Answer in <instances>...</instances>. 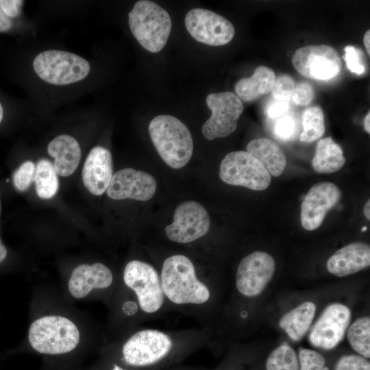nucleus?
<instances>
[{
    "label": "nucleus",
    "mask_w": 370,
    "mask_h": 370,
    "mask_svg": "<svg viewBox=\"0 0 370 370\" xmlns=\"http://www.w3.org/2000/svg\"><path fill=\"white\" fill-rule=\"evenodd\" d=\"M160 280L164 296L175 304L201 305L210 297L209 288L198 279L193 262L184 255L164 260Z\"/></svg>",
    "instance_id": "1"
},
{
    "label": "nucleus",
    "mask_w": 370,
    "mask_h": 370,
    "mask_svg": "<svg viewBox=\"0 0 370 370\" xmlns=\"http://www.w3.org/2000/svg\"><path fill=\"white\" fill-rule=\"evenodd\" d=\"M151 140L162 160L170 167L181 169L190 160L193 142L188 127L171 115H158L149 125Z\"/></svg>",
    "instance_id": "2"
},
{
    "label": "nucleus",
    "mask_w": 370,
    "mask_h": 370,
    "mask_svg": "<svg viewBox=\"0 0 370 370\" xmlns=\"http://www.w3.org/2000/svg\"><path fill=\"white\" fill-rule=\"evenodd\" d=\"M28 340L32 347L40 354L60 355L77 347L80 333L70 319L60 315H46L30 325Z\"/></svg>",
    "instance_id": "3"
},
{
    "label": "nucleus",
    "mask_w": 370,
    "mask_h": 370,
    "mask_svg": "<svg viewBox=\"0 0 370 370\" xmlns=\"http://www.w3.org/2000/svg\"><path fill=\"white\" fill-rule=\"evenodd\" d=\"M130 31L138 43L151 53L165 46L172 27L169 13L153 1H137L128 14Z\"/></svg>",
    "instance_id": "4"
},
{
    "label": "nucleus",
    "mask_w": 370,
    "mask_h": 370,
    "mask_svg": "<svg viewBox=\"0 0 370 370\" xmlns=\"http://www.w3.org/2000/svg\"><path fill=\"white\" fill-rule=\"evenodd\" d=\"M33 69L45 82L69 85L85 79L90 71L89 62L75 53L58 49L39 53L33 60Z\"/></svg>",
    "instance_id": "5"
},
{
    "label": "nucleus",
    "mask_w": 370,
    "mask_h": 370,
    "mask_svg": "<svg viewBox=\"0 0 370 370\" xmlns=\"http://www.w3.org/2000/svg\"><path fill=\"white\" fill-rule=\"evenodd\" d=\"M219 175L227 184L254 190H265L271 182L266 168L246 151L227 153L221 162Z\"/></svg>",
    "instance_id": "6"
},
{
    "label": "nucleus",
    "mask_w": 370,
    "mask_h": 370,
    "mask_svg": "<svg viewBox=\"0 0 370 370\" xmlns=\"http://www.w3.org/2000/svg\"><path fill=\"white\" fill-rule=\"evenodd\" d=\"M125 285L136 294L140 309L149 314L158 312L164 301L160 277L150 264L133 260L123 271Z\"/></svg>",
    "instance_id": "7"
},
{
    "label": "nucleus",
    "mask_w": 370,
    "mask_h": 370,
    "mask_svg": "<svg viewBox=\"0 0 370 370\" xmlns=\"http://www.w3.org/2000/svg\"><path fill=\"white\" fill-rule=\"evenodd\" d=\"M206 104L211 116L202 126L204 136L212 140L232 134L244 110L241 100L234 92L225 91L208 95Z\"/></svg>",
    "instance_id": "8"
},
{
    "label": "nucleus",
    "mask_w": 370,
    "mask_h": 370,
    "mask_svg": "<svg viewBox=\"0 0 370 370\" xmlns=\"http://www.w3.org/2000/svg\"><path fill=\"white\" fill-rule=\"evenodd\" d=\"M173 342L166 333L152 329L140 330L132 335L122 348L125 362L143 367L157 362L171 351Z\"/></svg>",
    "instance_id": "9"
},
{
    "label": "nucleus",
    "mask_w": 370,
    "mask_h": 370,
    "mask_svg": "<svg viewBox=\"0 0 370 370\" xmlns=\"http://www.w3.org/2000/svg\"><path fill=\"white\" fill-rule=\"evenodd\" d=\"M292 63L303 76L321 81L334 78L342 68L336 50L326 45H308L298 49L293 56Z\"/></svg>",
    "instance_id": "10"
},
{
    "label": "nucleus",
    "mask_w": 370,
    "mask_h": 370,
    "mask_svg": "<svg viewBox=\"0 0 370 370\" xmlns=\"http://www.w3.org/2000/svg\"><path fill=\"white\" fill-rule=\"evenodd\" d=\"M184 23L195 40L210 46L226 45L235 34L234 27L229 20L204 8L190 10L185 16Z\"/></svg>",
    "instance_id": "11"
},
{
    "label": "nucleus",
    "mask_w": 370,
    "mask_h": 370,
    "mask_svg": "<svg viewBox=\"0 0 370 370\" xmlns=\"http://www.w3.org/2000/svg\"><path fill=\"white\" fill-rule=\"evenodd\" d=\"M210 219L206 208L195 201H184L177 206L173 222L165 227L167 238L178 243L195 241L207 234Z\"/></svg>",
    "instance_id": "12"
},
{
    "label": "nucleus",
    "mask_w": 370,
    "mask_h": 370,
    "mask_svg": "<svg viewBox=\"0 0 370 370\" xmlns=\"http://www.w3.org/2000/svg\"><path fill=\"white\" fill-rule=\"evenodd\" d=\"M275 270L273 258L265 251H256L240 262L236 275L238 291L247 297L259 295L271 280Z\"/></svg>",
    "instance_id": "13"
},
{
    "label": "nucleus",
    "mask_w": 370,
    "mask_h": 370,
    "mask_svg": "<svg viewBox=\"0 0 370 370\" xmlns=\"http://www.w3.org/2000/svg\"><path fill=\"white\" fill-rule=\"evenodd\" d=\"M349 308L339 303L328 306L314 325L310 343L323 349H332L343 340L351 320Z\"/></svg>",
    "instance_id": "14"
},
{
    "label": "nucleus",
    "mask_w": 370,
    "mask_h": 370,
    "mask_svg": "<svg viewBox=\"0 0 370 370\" xmlns=\"http://www.w3.org/2000/svg\"><path fill=\"white\" fill-rule=\"evenodd\" d=\"M341 197L340 188L334 183L321 182L313 185L301 205V223L308 231L317 229L328 212Z\"/></svg>",
    "instance_id": "15"
},
{
    "label": "nucleus",
    "mask_w": 370,
    "mask_h": 370,
    "mask_svg": "<svg viewBox=\"0 0 370 370\" xmlns=\"http://www.w3.org/2000/svg\"><path fill=\"white\" fill-rule=\"evenodd\" d=\"M156 188V180L151 175L125 168L112 175L106 193L109 197L116 200L132 199L147 201L153 197Z\"/></svg>",
    "instance_id": "16"
},
{
    "label": "nucleus",
    "mask_w": 370,
    "mask_h": 370,
    "mask_svg": "<svg viewBox=\"0 0 370 370\" xmlns=\"http://www.w3.org/2000/svg\"><path fill=\"white\" fill-rule=\"evenodd\" d=\"M112 177V158L108 149L101 146L89 152L82 169V180L86 189L94 195L105 191Z\"/></svg>",
    "instance_id": "17"
},
{
    "label": "nucleus",
    "mask_w": 370,
    "mask_h": 370,
    "mask_svg": "<svg viewBox=\"0 0 370 370\" xmlns=\"http://www.w3.org/2000/svg\"><path fill=\"white\" fill-rule=\"evenodd\" d=\"M113 282V274L105 264L97 262L83 264L73 271L68 282V290L72 297L82 299L93 289L108 288Z\"/></svg>",
    "instance_id": "18"
},
{
    "label": "nucleus",
    "mask_w": 370,
    "mask_h": 370,
    "mask_svg": "<svg viewBox=\"0 0 370 370\" xmlns=\"http://www.w3.org/2000/svg\"><path fill=\"white\" fill-rule=\"evenodd\" d=\"M369 265V245L355 242L343 247L331 256L327 262V269L338 277H344L358 272Z\"/></svg>",
    "instance_id": "19"
},
{
    "label": "nucleus",
    "mask_w": 370,
    "mask_h": 370,
    "mask_svg": "<svg viewBox=\"0 0 370 370\" xmlns=\"http://www.w3.org/2000/svg\"><path fill=\"white\" fill-rule=\"evenodd\" d=\"M48 153L54 158L53 167L58 175L67 177L77 169L81 158L77 140L67 134L54 138L47 146Z\"/></svg>",
    "instance_id": "20"
},
{
    "label": "nucleus",
    "mask_w": 370,
    "mask_h": 370,
    "mask_svg": "<svg viewBox=\"0 0 370 370\" xmlns=\"http://www.w3.org/2000/svg\"><path fill=\"white\" fill-rule=\"evenodd\" d=\"M275 79V74L272 69L259 66L251 77L241 78L235 84L236 95L243 101H253L271 92Z\"/></svg>",
    "instance_id": "21"
},
{
    "label": "nucleus",
    "mask_w": 370,
    "mask_h": 370,
    "mask_svg": "<svg viewBox=\"0 0 370 370\" xmlns=\"http://www.w3.org/2000/svg\"><path fill=\"white\" fill-rule=\"evenodd\" d=\"M246 151L256 158L269 171L270 175L280 176L286 165V158L282 149L273 140L260 138L251 140Z\"/></svg>",
    "instance_id": "22"
},
{
    "label": "nucleus",
    "mask_w": 370,
    "mask_h": 370,
    "mask_svg": "<svg viewBox=\"0 0 370 370\" xmlns=\"http://www.w3.org/2000/svg\"><path fill=\"white\" fill-rule=\"evenodd\" d=\"M315 311L314 303L305 301L285 313L280 320V326L293 341H298L310 327Z\"/></svg>",
    "instance_id": "23"
},
{
    "label": "nucleus",
    "mask_w": 370,
    "mask_h": 370,
    "mask_svg": "<svg viewBox=\"0 0 370 370\" xmlns=\"http://www.w3.org/2000/svg\"><path fill=\"white\" fill-rule=\"evenodd\" d=\"M345 163L342 148L331 137L319 140L312 161L314 170L319 173H332L340 170Z\"/></svg>",
    "instance_id": "24"
},
{
    "label": "nucleus",
    "mask_w": 370,
    "mask_h": 370,
    "mask_svg": "<svg viewBox=\"0 0 370 370\" xmlns=\"http://www.w3.org/2000/svg\"><path fill=\"white\" fill-rule=\"evenodd\" d=\"M58 174L48 160H40L35 169L34 181L38 195L42 199L53 197L58 192Z\"/></svg>",
    "instance_id": "25"
},
{
    "label": "nucleus",
    "mask_w": 370,
    "mask_h": 370,
    "mask_svg": "<svg viewBox=\"0 0 370 370\" xmlns=\"http://www.w3.org/2000/svg\"><path fill=\"white\" fill-rule=\"evenodd\" d=\"M347 337L352 347L365 358L370 357V319H357L347 328Z\"/></svg>",
    "instance_id": "26"
},
{
    "label": "nucleus",
    "mask_w": 370,
    "mask_h": 370,
    "mask_svg": "<svg viewBox=\"0 0 370 370\" xmlns=\"http://www.w3.org/2000/svg\"><path fill=\"white\" fill-rule=\"evenodd\" d=\"M303 132L300 140L312 143L320 138L325 133L324 115L319 106L306 108L302 114Z\"/></svg>",
    "instance_id": "27"
},
{
    "label": "nucleus",
    "mask_w": 370,
    "mask_h": 370,
    "mask_svg": "<svg viewBox=\"0 0 370 370\" xmlns=\"http://www.w3.org/2000/svg\"><path fill=\"white\" fill-rule=\"evenodd\" d=\"M298 359L295 350L288 345H282L272 351L267 362V370H298Z\"/></svg>",
    "instance_id": "28"
},
{
    "label": "nucleus",
    "mask_w": 370,
    "mask_h": 370,
    "mask_svg": "<svg viewBox=\"0 0 370 370\" xmlns=\"http://www.w3.org/2000/svg\"><path fill=\"white\" fill-rule=\"evenodd\" d=\"M300 370H329L325 366V358L319 352L301 348L299 352Z\"/></svg>",
    "instance_id": "29"
},
{
    "label": "nucleus",
    "mask_w": 370,
    "mask_h": 370,
    "mask_svg": "<svg viewBox=\"0 0 370 370\" xmlns=\"http://www.w3.org/2000/svg\"><path fill=\"white\" fill-rule=\"evenodd\" d=\"M36 166L33 162H23L14 173L12 180L14 187L19 191L25 190L34 180Z\"/></svg>",
    "instance_id": "30"
},
{
    "label": "nucleus",
    "mask_w": 370,
    "mask_h": 370,
    "mask_svg": "<svg viewBox=\"0 0 370 370\" xmlns=\"http://www.w3.org/2000/svg\"><path fill=\"white\" fill-rule=\"evenodd\" d=\"M296 82L291 76L282 75L276 79L271 91L275 100L289 102L292 99Z\"/></svg>",
    "instance_id": "31"
},
{
    "label": "nucleus",
    "mask_w": 370,
    "mask_h": 370,
    "mask_svg": "<svg viewBox=\"0 0 370 370\" xmlns=\"http://www.w3.org/2000/svg\"><path fill=\"white\" fill-rule=\"evenodd\" d=\"M334 370H370V363L359 355H346L339 358Z\"/></svg>",
    "instance_id": "32"
},
{
    "label": "nucleus",
    "mask_w": 370,
    "mask_h": 370,
    "mask_svg": "<svg viewBox=\"0 0 370 370\" xmlns=\"http://www.w3.org/2000/svg\"><path fill=\"white\" fill-rule=\"evenodd\" d=\"M344 50V60L349 71L357 75L362 74L365 66L361 58V51L352 45L346 46Z\"/></svg>",
    "instance_id": "33"
},
{
    "label": "nucleus",
    "mask_w": 370,
    "mask_h": 370,
    "mask_svg": "<svg viewBox=\"0 0 370 370\" xmlns=\"http://www.w3.org/2000/svg\"><path fill=\"white\" fill-rule=\"evenodd\" d=\"M296 123L293 119L288 116H282L278 119L274 125V134L279 139L289 140L294 134Z\"/></svg>",
    "instance_id": "34"
},
{
    "label": "nucleus",
    "mask_w": 370,
    "mask_h": 370,
    "mask_svg": "<svg viewBox=\"0 0 370 370\" xmlns=\"http://www.w3.org/2000/svg\"><path fill=\"white\" fill-rule=\"evenodd\" d=\"M313 97L314 90L310 84L306 82L296 83L291 101L299 106H307Z\"/></svg>",
    "instance_id": "35"
},
{
    "label": "nucleus",
    "mask_w": 370,
    "mask_h": 370,
    "mask_svg": "<svg viewBox=\"0 0 370 370\" xmlns=\"http://www.w3.org/2000/svg\"><path fill=\"white\" fill-rule=\"evenodd\" d=\"M23 3L21 0H0L1 10L11 19L19 15Z\"/></svg>",
    "instance_id": "36"
},
{
    "label": "nucleus",
    "mask_w": 370,
    "mask_h": 370,
    "mask_svg": "<svg viewBox=\"0 0 370 370\" xmlns=\"http://www.w3.org/2000/svg\"><path fill=\"white\" fill-rule=\"evenodd\" d=\"M288 108V102L275 100L269 104L267 112L271 119H279L285 114Z\"/></svg>",
    "instance_id": "37"
},
{
    "label": "nucleus",
    "mask_w": 370,
    "mask_h": 370,
    "mask_svg": "<svg viewBox=\"0 0 370 370\" xmlns=\"http://www.w3.org/2000/svg\"><path fill=\"white\" fill-rule=\"evenodd\" d=\"M13 25L11 18L8 17L0 7V32L10 30Z\"/></svg>",
    "instance_id": "38"
},
{
    "label": "nucleus",
    "mask_w": 370,
    "mask_h": 370,
    "mask_svg": "<svg viewBox=\"0 0 370 370\" xmlns=\"http://www.w3.org/2000/svg\"><path fill=\"white\" fill-rule=\"evenodd\" d=\"M369 41H370V31L367 30L363 37V42L366 49V51L369 56L370 51H369Z\"/></svg>",
    "instance_id": "39"
},
{
    "label": "nucleus",
    "mask_w": 370,
    "mask_h": 370,
    "mask_svg": "<svg viewBox=\"0 0 370 370\" xmlns=\"http://www.w3.org/2000/svg\"><path fill=\"white\" fill-rule=\"evenodd\" d=\"M7 256V249L0 239V263L4 260Z\"/></svg>",
    "instance_id": "40"
},
{
    "label": "nucleus",
    "mask_w": 370,
    "mask_h": 370,
    "mask_svg": "<svg viewBox=\"0 0 370 370\" xmlns=\"http://www.w3.org/2000/svg\"><path fill=\"white\" fill-rule=\"evenodd\" d=\"M369 121H370V113L369 112L364 119V127L366 132L368 134L370 133Z\"/></svg>",
    "instance_id": "41"
},
{
    "label": "nucleus",
    "mask_w": 370,
    "mask_h": 370,
    "mask_svg": "<svg viewBox=\"0 0 370 370\" xmlns=\"http://www.w3.org/2000/svg\"><path fill=\"white\" fill-rule=\"evenodd\" d=\"M364 214L365 217L369 220L370 219V201L368 199L363 208Z\"/></svg>",
    "instance_id": "42"
},
{
    "label": "nucleus",
    "mask_w": 370,
    "mask_h": 370,
    "mask_svg": "<svg viewBox=\"0 0 370 370\" xmlns=\"http://www.w3.org/2000/svg\"><path fill=\"white\" fill-rule=\"evenodd\" d=\"M3 108L1 103H0V123L3 120Z\"/></svg>",
    "instance_id": "43"
},
{
    "label": "nucleus",
    "mask_w": 370,
    "mask_h": 370,
    "mask_svg": "<svg viewBox=\"0 0 370 370\" xmlns=\"http://www.w3.org/2000/svg\"><path fill=\"white\" fill-rule=\"evenodd\" d=\"M367 227H364L363 229L362 230V231H365L366 230Z\"/></svg>",
    "instance_id": "44"
},
{
    "label": "nucleus",
    "mask_w": 370,
    "mask_h": 370,
    "mask_svg": "<svg viewBox=\"0 0 370 370\" xmlns=\"http://www.w3.org/2000/svg\"><path fill=\"white\" fill-rule=\"evenodd\" d=\"M0 211H1V203H0Z\"/></svg>",
    "instance_id": "45"
}]
</instances>
